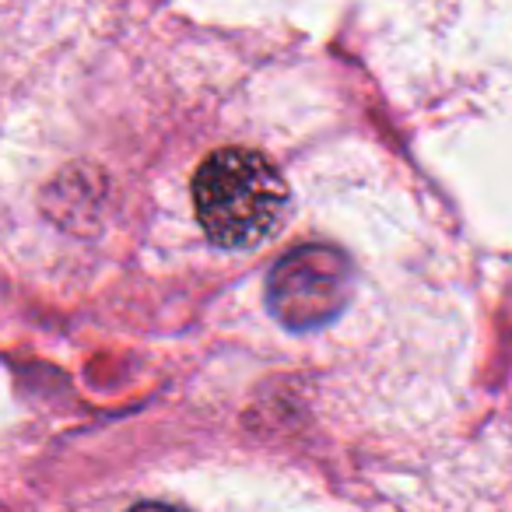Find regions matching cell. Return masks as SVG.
<instances>
[{
    "label": "cell",
    "mask_w": 512,
    "mask_h": 512,
    "mask_svg": "<svg viewBox=\"0 0 512 512\" xmlns=\"http://www.w3.org/2000/svg\"><path fill=\"white\" fill-rule=\"evenodd\" d=\"M200 232L218 249H253L285 221L288 183L256 148H218L193 176Z\"/></svg>",
    "instance_id": "cell-1"
},
{
    "label": "cell",
    "mask_w": 512,
    "mask_h": 512,
    "mask_svg": "<svg viewBox=\"0 0 512 512\" xmlns=\"http://www.w3.org/2000/svg\"><path fill=\"white\" fill-rule=\"evenodd\" d=\"M355 292V264L337 246L302 242L267 274V309L295 334L327 327Z\"/></svg>",
    "instance_id": "cell-2"
}]
</instances>
